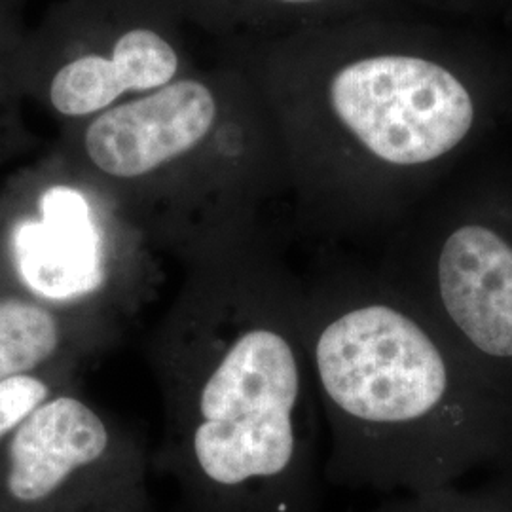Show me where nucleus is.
<instances>
[{
  "label": "nucleus",
  "mask_w": 512,
  "mask_h": 512,
  "mask_svg": "<svg viewBox=\"0 0 512 512\" xmlns=\"http://www.w3.org/2000/svg\"><path fill=\"white\" fill-rule=\"evenodd\" d=\"M183 264L148 349L164 406L158 467L190 512H319L302 279L268 234Z\"/></svg>",
  "instance_id": "1"
},
{
  "label": "nucleus",
  "mask_w": 512,
  "mask_h": 512,
  "mask_svg": "<svg viewBox=\"0 0 512 512\" xmlns=\"http://www.w3.org/2000/svg\"><path fill=\"white\" fill-rule=\"evenodd\" d=\"M302 287L327 482L403 495L512 473L511 399L376 266L336 264Z\"/></svg>",
  "instance_id": "2"
},
{
  "label": "nucleus",
  "mask_w": 512,
  "mask_h": 512,
  "mask_svg": "<svg viewBox=\"0 0 512 512\" xmlns=\"http://www.w3.org/2000/svg\"><path fill=\"white\" fill-rule=\"evenodd\" d=\"M220 54L253 78L300 217L325 238L397 219L406 194L475 128L467 86L425 57L361 52L325 31L222 46Z\"/></svg>",
  "instance_id": "3"
},
{
  "label": "nucleus",
  "mask_w": 512,
  "mask_h": 512,
  "mask_svg": "<svg viewBox=\"0 0 512 512\" xmlns=\"http://www.w3.org/2000/svg\"><path fill=\"white\" fill-rule=\"evenodd\" d=\"M55 145L181 262L266 234L262 211L287 188L270 112L228 55L59 129Z\"/></svg>",
  "instance_id": "4"
},
{
  "label": "nucleus",
  "mask_w": 512,
  "mask_h": 512,
  "mask_svg": "<svg viewBox=\"0 0 512 512\" xmlns=\"http://www.w3.org/2000/svg\"><path fill=\"white\" fill-rule=\"evenodd\" d=\"M156 251L57 145L0 181V291L120 327L156 289Z\"/></svg>",
  "instance_id": "5"
},
{
  "label": "nucleus",
  "mask_w": 512,
  "mask_h": 512,
  "mask_svg": "<svg viewBox=\"0 0 512 512\" xmlns=\"http://www.w3.org/2000/svg\"><path fill=\"white\" fill-rule=\"evenodd\" d=\"M376 270L512 401V190L476 186L389 241Z\"/></svg>",
  "instance_id": "6"
},
{
  "label": "nucleus",
  "mask_w": 512,
  "mask_h": 512,
  "mask_svg": "<svg viewBox=\"0 0 512 512\" xmlns=\"http://www.w3.org/2000/svg\"><path fill=\"white\" fill-rule=\"evenodd\" d=\"M169 0H61L27 31L21 90L59 129L175 82L196 63Z\"/></svg>",
  "instance_id": "7"
},
{
  "label": "nucleus",
  "mask_w": 512,
  "mask_h": 512,
  "mask_svg": "<svg viewBox=\"0 0 512 512\" xmlns=\"http://www.w3.org/2000/svg\"><path fill=\"white\" fill-rule=\"evenodd\" d=\"M143 446L69 387L0 446V512H150Z\"/></svg>",
  "instance_id": "8"
},
{
  "label": "nucleus",
  "mask_w": 512,
  "mask_h": 512,
  "mask_svg": "<svg viewBox=\"0 0 512 512\" xmlns=\"http://www.w3.org/2000/svg\"><path fill=\"white\" fill-rule=\"evenodd\" d=\"M116 336L118 325L107 319L0 291V380L59 366L84 368Z\"/></svg>",
  "instance_id": "9"
},
{
  "label": "nucleus",
  "mask_w": 512,
  "mask_h": 512,
  "mask_svg": "<svg viewBox=\"0 0 512 512\" xmlns=\"http://www.w3.org/2000/svg\"><path fill=\"white\" fill-rule=\"evenodd\" d=\"M186 25L222 46L272 42L293 23L323 18L348 0H169Z\"/></svg>",
  "instance_id": "10"
},
{
  "label": "nucleus",
  "mask_w": 512,
  "mask_h": 512,
  "mask_svg": "<svg viewBox=\"0 0 512 512\" xmlns=\"http://www.w3.org/2000/svg\"><path fill=\"white\" fill-rule=\"evenodd\" d=\"M21 8L0 0V167L37 147L23 116L27 103L21 90V61L27 40Z\"/></svg>",
  "instance_id": "11"
},
{
  "label": "nucleus",
  "mask_w": 512,
  "mask_h": 512,
  "mask_svg": "<svg viewBox=\"0 0 512 512\" xmlns=\"http://www.w3.org/2000/svg\"><path fill=\"white\" fill-rule=\"evenodd\" d=\"M368 512H512V473H499L471 488L456 484L421 494L399 495Z\"/></svg>",
  "instance_id": "12"
},
{
  "label": "nucleus",
  "mask_w": 512,
  "mask_h": 512,
  "mask_svg": "<svg viewBox=\"0 0 512 512\" xmlns=\"http://www.w3.org/2000/svg\"><path fill=\"white\" fill-rule=\"evenodd\" d=\"M82 366H59L0 380V446L48 399L78 385Z\"/></svg>",
  "instance_id": "13"
},
{
  "label": "nucleus",
  "mask_w": 512,
  "mask_h": 512,
  "mask_svg": "<svg viewBox=\"0 0 512 512\" xmlns=\"http://www.w3.org/2000/svg\"><path fill=\"white\" fill-rule=\"evenodd\" d=\"M10 2H12V4H16V6H19V8H21V4H23L25 0H10Z\"/></svg>",
  "instance_id": "14"
}]
</instances>
